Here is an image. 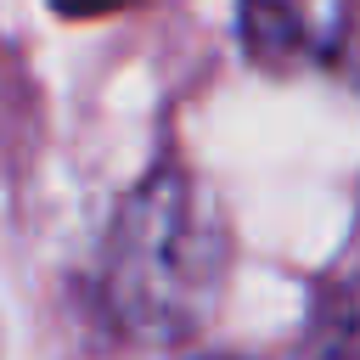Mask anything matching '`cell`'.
<instances>
[{"label":"cell","mask_w":360,"mask_h":360,"mask_svg":"<svg viewBox=\"0 0 360 360\" xmlns=\"http://www.w3.org/2000/svg\"><path fill=\"white\" fill-rule=\"evenodd\" d=\"M225 270L231 236L214 197L186 169H152L107 231L101 292L124 332L180 343L214 315Z\"/></svg>","instance_id":"obj_1"},{"label":"cell","mask_w":360,"mask_h":360,"mask_svg":"<svg viewBox=\"0 0 360 360\" xmlns=\"http://www.w3.org/2000/svg\"><path fill=\"white\" fill-rule=\"evenodd\" d=\"M360 39V0H242V45L276 73L338 68Z\"/></svg>","instance_id":"obj_2"},{"label":"cell","mask_w":360,"mask_h":360,"mask_svg":"<svg viewBox=\"0 0 360 360\" xmlns=\"http://www.w3.org/2000/svg\"><path fill=\"white\" fill-rule=\"evenodd\" d=\"M315 360H360V287H338L321 304Z\"/></svg>","instance_id":"obj_3"},{"label":"cell","mask_w":360,"mask_h":360,"mask_svg":"<svg viewBox=\"0 0 360 360\" xmlns=\"http://www.w3.org/2000/svg\"><path fill=\"white\" fill-rule=\"evenodd\" d=\"M62 17H73V22H90V17H107V11H124L129 0H51Z\"/></svg>","instance_id":"obj_4"}]
</instances>
